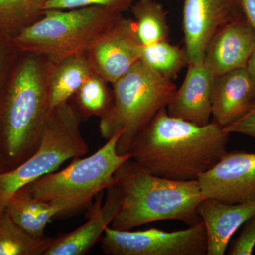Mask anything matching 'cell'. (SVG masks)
Wrapping results in <instances>:
<instances>
[{
    "label": "cell",
    "instance_id": "obj_15",
    "mask_svg": "<svg viewBox=\"0 0 255 255\" xmlns=\"http://www.w3.org/2000/svg\"><path fill=\"white\" fill-rule=\"evenodd\" d=\"M197 212L206 228V255H223L233 235L255 214V201L228 204L204 198L198 206Z\"/></svg>",
    "mask_w": 255,
    "mask_h": 255
},
{
    "label": "cell",
    "instance_id": "obj_1",
    "mask_svg": "<svg viewBox=\"0 0 255 255\" xmlns=\"http://www.w3.org/2000/svg\"><path fill=\"white\" fill-rule=\"evenodd\" d=\"M230 133L214 121L204 126L172 117L162 109L132 142L129 153L159 177L197 180L227 151Z\"/></svg>",
    "mask_w": 255,
    "mask_h": 255
},
{
    "label": "cell",
    "instance_id": "obj_19",
    "mask_svg": "<svg viewBox=\"0 0 255 255\" xmlns=\"http://www.w3.org/2000/svg\"><path fill=\"white\" fill-rule=\"evenodd\" d=\"M130 10L142 46L168 40L167 12L160 3L155 0H137Z\"/></svg>",
    "mask_w": 255,
    "mask_h": 255
},
{
    "label": "cell",
    "instance_id": "obj_22",
    "mask_svg": "<svg viewBox=\"0 0 255 255\" xmlns=\"http://www.w3.org/2000/svg\"><path fill=\"white\" fill-rule=\"evenodd\" d=\"M46 0H0V35L14 38L43 16Z\"/></svg>",
    "mask_w": 255,
    "mask_h": 255
},
{
    "label": "cell",
    "instance_id": "obj_6",
    "mask_svg": "<svg viewBox=\"0 0 255 255\" xmlns=\"http://www.w3.org/2000/svg\"><path fill=\"white\" fill-rule=\"evenodd\" d=\"M121 132L89 157H77L68 167L43 176L23 187L36 199L60 206V216H68L89 205L96 196L115 183L114 174L130 158L120 155L117 144Z\"/></svg>",
    "mask_w": 255,
    "mask_h": 255
},
{
    "label": "cell",
    "instance_id": "obj_17",
    "mask_svg": "<svg viewBox=\"0 0 255 255\" xmlns=\"http://www.w3.org/2000/svg\"><path fill=\"white\" fill-rule=\"evenodd\" d=\"M4 211L21 229L33 238H45V229L53 218L59 217L63 209L31 195L24 187L10 197Z\"/></svg>",
    "mask_w": 255,
    "mask_h": 255
},
{
    "label": "cell",
    "instance_id": "obj_13",
    "mask_svg": "<svg viewBox=\"0 0 255 255\" xmlns=\"http://www.w3.org/2000/svg\"><path fill=\"white\" fill-rule=\"evenodd\" d=\"M255 104V80L247 68L215 76L211 92L213 121L224 128L241 119Z\"/></svg>",
    "mask_w": 255,
    "mask_h": 255
},
{
    "label": "cell",
    "instance_id": "obj_12",
    "mask_svg": "<svg viewBox=\"0 0 255 255\" xmlns=\"http://www.w3.org/2000/svg\"><path fill=\"white\" fill-rule=\"evenodd\" d=\"M255 50V30L245 17L219 30L206 48L203 63L215 76L246 68Z\"/></svg>",
    "mask_w": 255,
    "mask_h": 255
},
{
    "label": "cell",
    "instance_id": "obj_2",
    "mask_svg": "<svg viewBox=\"0 0 255 255\" xmlns=\"http://www.w3.org/2000/svg\"><path fill=\"white\" fill-rule=\"evenodd\" d=\"M57 63L23 52L0 94V154L6 171L31 157L50 111V81Z\"/></svg>",
    "mask_w": 255,
    "mask_h": 255
},
{
    "label": "cell",
    "instance_id": "obj_30",
    "mask_svg": "<svg viewBox=\"0 0 255 255\" xmlns=\"http://www.w3.org/2000/svg\"><path fill=\"white\" fill-rule=\"evenodd\" d=\"M6 167H5L4 160H3L1 154H0V173H1V172H6Z\"/></svg>",
    "mask_w": 255,
    "mask_h": 255
},
{
    "label": "cell",
    "instance_id": "obj_24",
    "mask_svg": "<svg viewBox=\"0 0 255 255\" xmlns=\"http://www.w3.org/2000/svg\"><path fill=\"white\" fill-rule=\"evenodd\" d=\"M134 0H46L42 10H68L100 6L124 13L130 9Z\"/></svg>",
    "mask_w": 255,
    "mask_h": 255
},
{
    "label": "cell",
    "instance_id": "obj_26",
    "mask_svg": "<svg viewBox=\"0 0 255 255\" xmlns=\"http://www.w3.org/2000/svg\"><path fill=\"white\" fill-rule=\"evenodd\" d=\"M255 248V214L244 223L239 236L233 242L228 255H251Z\"/></svg>",
    "mask_w": 255,
    "mask_h": 255
},
{
    "label": "cell",
    "instance_id": "obj_10",
    "mask_svg": "<svg viewBox=\"0 0 255 255\" xmlns=\"http://www.w3.org/2000/svg\"><path fill=\"white\" fill-rule=\"evenodd\" d=\"M203 197L228 204L255 201V152H227L197 179Z\"/></svg>",
    "mask_w": 255,
    "mask_h": 255
},
{
    "label": "cell",
    "instance_id": "obj_3",
    "mask_svg": "<svg viewBox=\"0 0 255 255\" xmlns=\"http://www.w3.org/2000/svg\"><path fill=\"white\" fill-rule=\"evenodd\" d=\"M122 201L110 227L131 230L155 221L201 222L197 212L204 199L197 180L179 181L151 174L130 157L114 174Z\"/></svg>",
    "mask_w": 255,
    "mask_h": 255
},
{
    "label": "cell",
    "instance_id": "obj_7",
    "mask_svg": "<svg viewBox=\"0 0 255 255\" xmlns=\"http://www.w3.org/2000/svg\"><path fill=\"white\" fill-rule=\"evenodd\" d=\"M82 121L69 102L50 111L34 153L17 167L0 173V214L18 189L55 172L69 159L86 155L89 147L82 135Z\"/></svg>",
    "mask_w": 255,
    "mask_h": 255
},
{
    "label": "cell",
    "instance_id": "obj_5",
    "mask_svg": "<svg viewBox=\"0 0 255 255\" xmlns=\"http://www.w3.org/2000/svg\"><path fill=\"white\" fill-rule=\"evenodd\" d=\"M123 13L94 6L68 10H44L43 16L13 38L23 52L46 56L55 63L87 54L102 34Z\"/></svg>",
    "mask_w": 255,
    "mask_h": 255
},
{
    "label": "cell",
    "instance_id": "obj_21",
    "mask_svg": "<svg viewBox=\"0 0 255 255\" xmlns=\"http://www.w3.org/2000/svg\"><path fill=\"white\" fill-rule=\"evenodd\" d=\"M52 240L32 237L6 211L0 214V255H44Z\"/></svg>",
    "mask_w": 255,
    "mask_h": 255
},
{
    "label": "cell",
    "instance_id": "obj_28",
    "mask_svg": "<svg viewBox=\"0 0 255 255\" xmlns=\"http://www.w3.org/2000/svg\"><path fill=\"white\" fill-rule=\"evenodd\" d=\"M245 17L255 30V0H242Z\"/></svg>",
    "mask_w": 255,
    "mask_h": 255
},
{
    "label": "cell",
    "instance_id": "obj_29",
    "mask_svg": "<svg viewBox=\"0 0 255 255\" xmlns=\"http://www.w3.org/2000/svg\"><path fill=\"white\" fill-rule=\"evenodd\" d=\"M246 68L252 75V77L255 80V50L253 55H251V58L248 60Z\"/></svg>",
    "mask_w": 255,
    "mask_h": 255
},
{
    "label": "cell",
    "instance_id": "obj_14",
    "mask_svg": "<svg viewBox=\"0 0 255 255\" xmlns=\"http://www.w3.org/2000/svg\"><path fill=\"white\" fill-rule=\"evenodd\" d=\"M182 85L167 106L172 117L204 126L211 122V92L215 75L204 63L189 64Z\"/></svg>",
    "mask_w": 255,
    "mask_h": 255
},
{
    "label": "cell",
    "instance_id": "obj_16",
    "mask_svg": "<svg viewBox=\"0 0 255 255\" xmlns=\"http://www.w3.org/2000/svg\"><path fill=\"white\" fill-rule=\"evenodd\" d=\"M107 198L94 209L86 222L71 232L53 238L44 255H84L102 238L118 212L122 197L115 183L107 189Z\"/></svg>",
    "mask_w": 255,
    "mask_h": 255
},
{
    "label": "cell",
    "instance_id": "obj_8",
    "mask_svg": "<svg viewBox=\"0 0 255 255\" xmlns=\"http://www.w3.org/2000/svg\"><path fill=\"white\" fill-rule=\"evenodd\" d=\"M101 248L109 255H206L207 236L202 221L182 231L166 232L106 228Z\"/></svg>",
    "mask_w": 255,
    "mask_h": 255
},
{
    "label": "cell",
    "instance_id": "obj_4",
    "mask_svg": "<svg viewBox=\"0 0 255 255\" xmlns=\"http://www.w3.org/2000/svg\"><path fill=\"white\" fill-rule=\"evenodd\" d=\"M112 85L113 105L101 117L99 127L107 140L121 132L117 151L126 155L137 135L159 111L167 108L177 87L140 60Z\"/></svg>",
    "mask_w": 255,
    "mask_h": 255
},
{
    "label": "cell",
    "instance_id": "obj_11",
    "mask_svg": "<svg viewBox=\"0 0 255 255\" xmlns=\"http://www.w3.org/2000/svg\"><path fill=\"white\" fill-rule=\"evenodd\" d=\"M142 45L133 18H119L87 53L94 73L113 84L140 59Z\"/></svg>",
    "mask_w": 255,
    "mask_h": 255
},
{
    "label": "cell",
    "instance_id": "obj_25",
    "mask_svg": "<svg viewBox=\"0 0 255 255\" xmlns=\"http://www.w3.org/2000/svg\"><path fill=\"white\" fill-rule=\"evenodd\" d=\"M22 53L12 38L0 35V94Z\"/></svg>",
    "mask_w": 255,
    "mask_h": 255
},
{
    "label": "cell",
    "instance_id": "obj_18",
    "mask_svg": "<svg viewBox=\"0 0 255 255\" xmlns=\"http://www.w3.org/2000/svg\"><path fill=\"white\" fill-rule=\"evenodd\" d=\"M94 73L87 54L73 55L57 63L50 81L51 110L68 102Z\"/></svg>",
    "mask_w": 255,
    "mask_h": 255
},
{
    "label": "cell",
    "instance_id": "obj_27",
    "mask_svg": "<svg viewBox=\"0 0 255 255\" xmlns=\"http://www.w3.org/2000/svg\"><path fill=\"white\" fill-rule=\"evenodd\" d=\"M231 133H239L255 138V104L241 119L224 127Z\"/></svg>",
    "mask_w": 255,
    "mask_h": 255
},
{
    "label": "cell",
    "instance_id": "obj_23",
    "mask_svg": "<svg viewBox=\"0 0 255 255\" xmlns=\"http://www.w3.org/2000/svg\"><path fill=\"white\" fill-rule=\"evenodd\" d=\"M108 82L94 73L73 96L75 106L82 120L103 117L114 102L113 90L107 85Z\"/></svg>",
    "mask_w": 255,
    "mask_h": 255
},
{
    "label": "cell",
    "instance_id": "obj_20",
    "mask_svg": "<svg viewBox=\"0 0 255 255\" xmlns=\"http://www.w3.org/2000/svg\"><path fill=\"white\" fill-rule=\"evenodd\" d=\"M140 61L162 78L173 81L183 68L189 65L184 48L167 41L142 46Z\"/></svg>",
    "mask_w": 255,
    "mask_h": 255
},
{
    "label": "cell",
    "instance_id": "obj_9",
    "mask_svg": "<svg viewBox=\"0 0 255 255\" xmlns=\"http://www.w3.org/2000/svg\"><path fill=\"white\" fill-rule=\"evenodd\" d=\"M243 16L242 0H184L182 28L189 65L202 63L215 34Z\"/></svg>",
    "mask_w": 255,
    "mask_h": 255
}]
</instances>
